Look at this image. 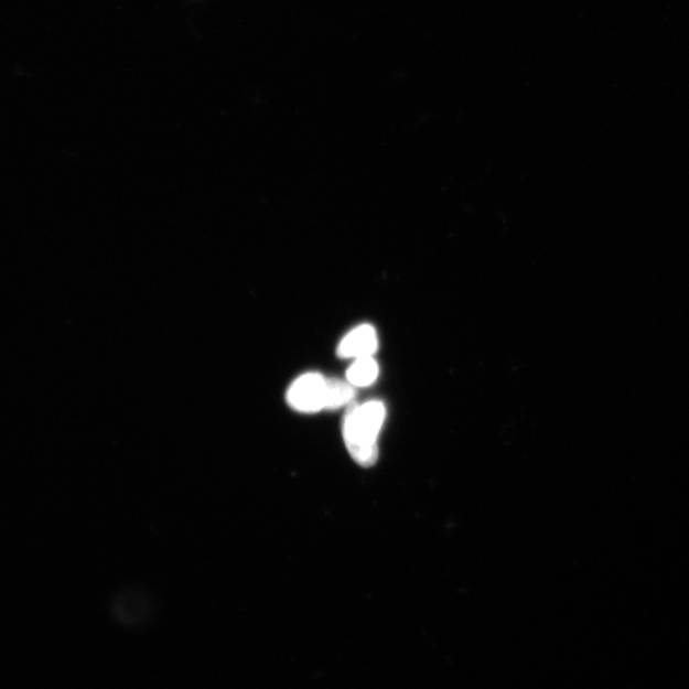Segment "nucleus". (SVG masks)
I'll use <instances>...</instances> for the list:
<instances>
[{
	"mask_svg": "<svg viewBox=\"0 0 689 689\" xmlns=\"http://www.w3.org/2000/svg\"><path fill=\"white\" fill-rule=\"evenodd\" d=\"M378 373V364L372 356L355 359L346 373L347 383L354 387H368L376 383Z\"/></svg>",
	"mask_w": 689,
	"mask_h": 689,
	"instance_id": "4",
	"label": "nucleus"
},
{
	"mask_svg": "<svg viewBox=\"0 0 689 689\" xmlns=\"http://www.w3.org/2000/svg\"><path fill=\"white\" fill-rule=\"evenodd\" d=\"M354 386L340 379H327L326 409L336 410L353 400Z\"/></svg>",
	"mask_w": 689,
	"mask_h": 689,
	"instance_id": "5",
	"label": "nucleus"
},
{
	"mask_svg": "<svg viewBox=\"0 0 689 689\" xmlns=\"http://www.w3.org/2000/svg\"><path fill=\"white\" fill-rule=\"evenodd\" d=\"M386 418L385 405L370 401L348 410L344 421V440L352 457L364 467L378 460V434Z\"/></svg>",
	"mask_w": 689,
	"mask_h": 689,
	"instance_id": "1",
	"label": "nucleus"
},
{
	"mask_svg": "<svg viewBox=\"0 0 689 689\" xmlns=\"http://www.w3.org/2000/svg\"><path fill=\"white\" fill-rule=\"evenodd\" d=\"M327 378L319 373H306L289 387L287 402L289 407L302 413H315L326 409Z\"/></svg>",
	"mask_w": 689,
	"mask_h": 689,
	"instance_id": "2",
	"label": "nucleus"
},
{
	"mask_svg": "<svg viewBox=\"0 0 689 689\" xmlns=\"http://www.w3.org/2000/svg\"><path fill=\"white\" fill-rule=\"evenodd\" d=\"M378 338L376 330L369 324L356 327L343 338L337 347L338 356L342 358H367L377 352Z\"/></svg>",
	"mask_w": 689,
	"mask_h": 689,
	"instance_id": "3",
	"label": "nucleus"
}]
</instances>
